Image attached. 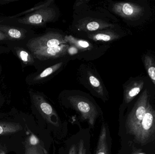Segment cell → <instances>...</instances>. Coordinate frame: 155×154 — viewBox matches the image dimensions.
I'll return each mask as SVG.
<instances>
[{
	"label": "cell",
	"instance_id": "6da1fadb",
	"mask_svg": "<svg viewBox=\"0 0 155 154\" xmlns=\"http://www.w3.org/2000/svg\"><path fill=\"white\" fill-rule=\"evenodd\" d=\"M65 36L57 32H49L29 41L27 44L35 58L63 44H68Z\"/></svg>",
	"mask_w": 155,
	"mask_h": 154
},
{
	"label": "cell",
	"instance_id": "7a4b0ae2",
	"mask_svg": "<svg viewBox=\"0 0 155 154\" xmlns=\"http://www.w3.org/2000/svg\"><path fill=\"white\" fill-rule=\"evenodd\" d=\"M67 99L71 105L80 114L82 118L93 126L98 116L94 103L81 94H71L67 96Z\"/></svg>",
	"mask_w": 155,
	"mask_h": 154
},
{
	"label": "cell",
	"instance_id": "3957f363",
	"mask_svg": "<svg viewBox=\"0 0 155 154\" xmlns=\"http://www.w3.org/2000/svg\"><path fill=\"white\" fill-rule=\"evenodd\" d=\"M80 71L79 79L93 95L105 101L108 98L107 90L98 73L90 67L85 66Z\"/></svg>",
	"mask_w": 155,
	"mask_h": 154
},
{
	"label": "cell",
	"instance_id": "277c9868",
	"mask_svg": "<svg viewBox=\"0 0 155 154\" xmlns=\"http://www.w3.org/2000/svg\"><path fill=\"white\" fill-rule=\"evenodd\" d=\"M150 105L149 93L146 90L138 99L127 120V128L134 135L140 126Z\"/></svg>",
	"mask_w": 155,
	"mask_h": 154
},
{
	"label": "cell",
	"instance_id": "5b68a950",
	"mask_svg": "<svg viewBox=\"0 0 155 154\" xmlns=\"http://www.w3.org/2000/svg\"><path fill=\"white\" fill-rule=\"evenodd\" d=\"M155 134V110L150 105L134 136L137 141L144 143Z\"/></svg>",
	"mask_w": 155,
	"mask_h": 154
},
{
	"label": "cell",
	"instance_id": "8992f818",
	"mask_svg": "<svg viewBox=\"0 0 155 154\" xmlns=\"http://www.w3.org/2000/svg\"><path fill=\"white\" fill-rule=\"evenodd\" d=\"M31 100L35 106L44 119L49 124L58 126L54 119L59 122V118L55 110L50 103L41 94L32 93L31 95Z\"/></svg>",
	"mask_w": 155,
	"mask_h": 154
},
{
	"label": "cell",
	"instance_id": "52a82bcc",
	"mask_svg": "<svg viewBox=\"0 0 155 154\" xmlns=\"http://www.w3.org/2000/svg\"><path fill=\"white\" fill-rule=\"evenodd\" d=\"M56 10L52 7L43 8L35 11L22 19L21 22L33 25H42L52 21L56 18Z\"/></svg>",
	"mask_w": 155,
	"mask_h": 154
},
{
	"label": "cell",
	"instance_id": "ba28073f",
	"mask_svg": "<svg viewBox=\"0 0 155 154\" xmlns=\"http://www.w3.org/2000/svg\"><path fill=\"white\" fill-rule=\"evenodd\" d=\"M112 9L116 14L127 19L137 18L142 15L144 11L142 6L126 2L114 3L112 5Z\"/></svg>",
	"mask_w": 155,
	"mask_h": 154
},
{
	"label": "cell",
	"instance_id": "9c48e42d",
	"mask_svg": "<svg viewBox=\"0 0 155 154\" xmlns=\"http://www.w3.org/2000/svg\"><path fill=\"white\" fill-rule=\"evenodd\" d=\"M114 25L112 24L99 19L94 18H87L82 20L78 25V29L79 30L88 33L109 28H114Z\"/></svg>",
	"mask_w": 155,
	"mask_h": 154
},
{
	"label": "cell",
	"instance_id": "30bf717a",
	"mask_svg": "<svg viewBox=\"0 0 155 154\" xmlns=\"http://www.w3.org/2000/svg\"><path fill=\"white\" fill-rule=\"evenodd\" d=\"M68 61L69 60L61 61L46 68L34 77V81L35 83H40L47 81L62 70Z\"/></svg>",
	"mask_w": 155,
	"mask_h": 154
},
{
	"label": "cell",
	"instance_id": "8fae6325",
	"mask_svg": "<svg viewBox=\"0 0 155 154\" xmlns=\"http://www.w3.org/2000/svg\"><path fill=\"white\" fill-rule=\"evenodd\" d=\"M113 29L109 28L90 33L87 34V37L88 39L94 41L102 42H111L117 39L120 37V35Z\"/></svg>",
	"mask_w": 155,
	"mask_h": 154
},
{
	"label": "cell",
	"instance_id": "7c38bea8",
	"mask_svg": "<svg viewBox=\"0 0 155 154\" xmlns=\"http://www.w3.org/2000/svg\"><path fill=\"white\" fill-rule=\"evenodd\" d=\"M144 82L142 80L134 81L125 87L124 98L125 102L129 103L140 93L143 87Z\"/></svg>",
	"mask_w": 155,
	"mask_h": 154
},
{
	"label": "cell",
	"instance_id": "4fadbf2b",
	"mask_svg": "<svg viewBox=\"0 0 155 154\" xmlns=\"http://www.w3.org/2000/svg\"><path fill=\"white\" fill-rule=\"evenodd\" d=\"M107 139V126L105 123H103L98 137L95 154H109Z\"/></svg>",
	"mask_w": 155,
	"mask_h": 154
},
{
	"label": "cell",
	"instance_id": "5bb4252c",
	"mask_svg": "<svg viewBox=\"0 0 155 154\" xmlns=\"http://www.w3.org/2000/svg\"><path fill=\"white\" fill-rule=\"evenodd\" d=\"M65 41L69 45H73L77 48L79 53L92 51L95 47L91 42L86 40L77 39L71 35H66L64 37Z\"/></svg>",
	"mask_w": 155,
	"mask_h": 154
},
{
	"label": "cell",
	"instance_id": "9a60e30c",
	"mask_svg": "<svg viewBox=\"0 0 155 154\" xmlns=\"http://www.w3.org/2000/svg\"><path fill=\"white\" fill-rule=\"evenodd\" d=\"M25 154H44L42 148L34 136H31L25 143Z\"/></svg>",
	"mask_w": 155,
	"mask_h": 154
},
{
	"label": "cell",
	"instance_id": "2e32d148",
	"mask_svg": "<svg viewBox=\"0 0 155 154\" xmlns=\"http://www.w3.org/2000/svg\"><path fill=\"white\" fill-rule=\"evenodd\" d=\"M22 129L20 124L10 122L0 123V136L15 134Z\"/></svg>",
	"mask_w": 155,
	"mask_h": 154
},
{
	"label": "cell",
	"instance_id": "e0dca14e",
	"mask_svg": "<svg viewBox=\"0 0 155 154\" xmlns=\"http://www.w3.org/2000/svg\"><path fill=\"white\" fill-rule=\"evenodd\" d=\"M145 66L147 73L155 86V62L153 59L149 56H146L144 58Z\"/></svg>",
	"mask_w": 155,
	"mask_h": 154
},
{
	"label": "cell",
	"instance_id": "ac0fdd59",
	"mask_svg": "<svg viewBox=\"0 0 155 154\" xmlns=\"http://www.w3.org/2000/svg\"><path fill=\"white\" fill-rule=\"evenodd\" d=\"M17 55L20 59L25 64H31L34 62L33 57L27 51L20 49L17 51Z\"/></svg>",
	"mask_w": 155,
	"mask_h": 154
},
{
	"label": "cell",
	"instance_id": "d6986e66",
	"mask_svg": "<svg viewBox=\"0 0 155 154\" xmlns=\"http://www.w3.org/2000/svg\"><path fill=\"white\" fill-rule=\"evenodd\" d=\"M7 34L12 39H19L23 36L22 32L20 30L15 28H10L7 30Z\"/></svg>",
	"mask_w": 155,
	"mask_h": 154
},
{
	"label": "cell",
	"instance_id": "ffe728a7",
	"mask_svg": "<svg viewBox=\"0 0 155 154\" xmlns=\"http://www.w3.org/2000/svg\"><path fill=\"white\" fill-rule=\"evenodd\" d=\"M78 154H86V149L85 147L84 141L80 140L78 146Z\"/></svg>",
	"mask_w": 155,
	"mask_h": 154
},
{
	"label": "cell",
	"instance_id": "44dd1931",
	"mask_svg": "<svg viewBox=\"0 0 155 154\" xmlns=\"http://www.w3.org/2000/svg\"><path fill=\"white\" fill-rule=\"evenodd\" d=\"M79 51L77 48L73 45H70L68 49H67V55L73 56L74 55L79 54Z\"/></svg>",
	"mask_w": 155,
	"mask_h": 154
},
{
	"label": "cell",
	"instance_id": "7402d4cb",
	"mask_svg": "<svg viewBox=\"0 0 155 154\" xmlns=\"http://www.w3.org/2000/svg\"><path fill=\"white\" fill-rule=\"evenodd\" d=\"M69 154H78V147L73 145L69 151Z\"/></svg>",
	"mask_w": 155,
	"mask_h": 154
},
{
	"label": "cell",
	"instance_id": "603a6c76",
	"mask_svg": "<svg viewBox=\"0 0 155 154\" xmlns=\"http://www.w3.org/2000/svg\"><path fill=\"white\" fill-rule=\"evenodd\" d=\"M7 39V35L2 31H0V40L6 39Z\"/></svg>",
	"mask_w": 155,
	"mask_h": 154
},
{
	"label": "cell",
	"instance_id": "cb8c5ba5",
	"mask_svg": "<svg viewBox=\"0 0 155 154\" xmlns=\"http://www.w3.org/2000/svg\"><path fill=\"white\" fill-rule=\"evenodd\" d=\"M0 154H6V150L2 146H0Z\"/></svg>",
	"mask_w": 155,
	"mask_h": 154
},
{
	"label": "cell",
	"instance_id": "d4e9b609",
	"mask_svg": "<svg viewBox=\"0 0 155 154\" xmlns=\"http://www.w3.org/2000/svg\"><path fill=\"white\" fill-rule=\"evenodd\" d=\"M134 154H145L142 153H135Z\"/></svg>",
	"mask_w": 155,
	"mask_h": 154
}]
</instances>
